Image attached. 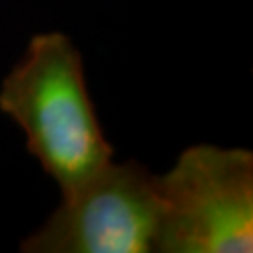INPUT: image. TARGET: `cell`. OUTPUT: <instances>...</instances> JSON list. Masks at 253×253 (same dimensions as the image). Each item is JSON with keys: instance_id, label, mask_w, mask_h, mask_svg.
<instances>
[{"instance_id": "cell-2", "label": "cell", "mask_w": 253, "mask_h": 253, "mask_svg": "<svg viewBox=\"0 0 253 253\" xmlns=\"http://www.w3.org/2000/svg\"><path fill=\"white\" fill-rule=\"evenodd\" d=\"M162 207L154 253L253 250V154L195 145L156 174Z\"/></svg>"}, {"instance_id": "cell-1", "label": "cell", "mask_w": 253, "mask_h": 253, "mask_svg": "<svg viewBox=\"0 0 253 253\" xmlns=\"http://www.w3.org/2000/svg\"><path fill=\"white\" fill-rule=\"evenodd\" d=\"M0 111L60 190L107 165L115 148L92 105L79 49L62 32L30 38L0 84Z\"/></svg>"}, {"instance_id": "cell-3", "label": "cell", "mask_w": 253, "mask_h": 253, "mask_svg": "<svg viewBox=\"0 0 253 253\" xmlns=\"http://www.w3.org/2000/svg\"><path fill=\"white\" fill-rule=\"evenodd\" d=\"M62 191L21 242L23 253H154L162 207L156 174L135 160L107 165Z\"/></svg>"}]
</instances>
